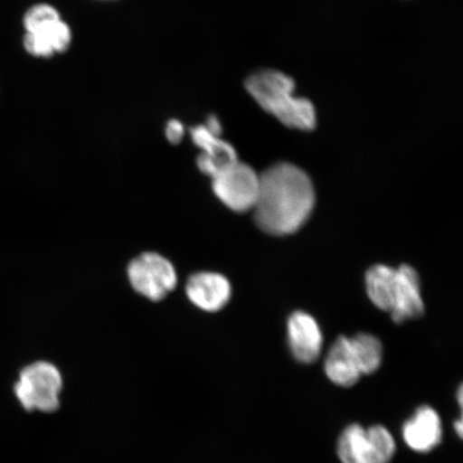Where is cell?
<instances>
[{"instance_id":"7a4b0ae2","label":"cell","mask_w":463,"mask_h":463,"mask_svg":"<svg viewBox=\"0 0 463 463\" xmlns=\"http://www.w3.org/2000/svg\"><path fill=\"white\" fill-rule=\"evenodd\" d=\"M396 441L386 427L351 424L341 432L337 454L341 463H391Z\"/></svg>"},{"instance_id":"2e32d148","label":"cell","mask_w":463,"mask_h":463,"mask_svg":"<svg viewBox=\"0 0 463 463\" xmlns=\"http://www.w3.org/2000/svg\"><path fill=\"white\" fill-rule=\"evenodd\" d=\"M61 19L57 9L49 4L33 5L27 11L24 16V27L26 33H38L48 28L55 22Z\"/></svg>"},{"instance_id":"d6986e66","label":"cell","mask_w":463,"mask_h":463,"mask_svg":"<svg viewBox=\"0 0 463 463\" xmlns=\"http://www.w3.org/2000/svg\"><path fill=\"white\" fill-rule=\"evenodd\" d=\"M206 128L210 130L213 135L222 137V125L220 123L219 118L216 115L208 116L206 123L204 124Z\"/></svg>"},{"instance_id":"30bf717a","label":"cell","mask_w":463,"mask_h":463,"mask_svg":"<svg viewBox=\"0 0 463 463\" xmlns=\"http://www.w3.org/2000/svg\"><path fill=\"white\" fill-rule=\"evenodd\" d=\"M424 300L421 298L420 279L412 266L402 265L397 269V281L392 309V321L401 324L424 314Z\"/></svg>"},{"instance_id":"6da1fadb","label":"cell","mask_w":463,"mask_h":463,"mask_svg":"<svg viewBox=\"0 0 463 463\" xmlns=\"http://www.w3.org/2000/svg\"><path fill=\"white\" fill-rule=\"evenodd\" d=\"M316 204L314 184L300 167L280 162L260 174L254 220L265 233L286 236L307 222Z\"/></svg>"},{"instance_id":"8992f818","label":"cell","mask_w":463,"mask_h":463,"mask_svg":"<svg viewBox=\"0 0 463 463\" xmlns=\"http://www.w3.org/2000/svg\"><path fill=\"white\" fill-rule=\"evenodd\" d=\"M245 89L263 111L274 116L295 95L297 83L292 77L277 69H260L249 75Z\"/></svg>"},{"instance_id":"8fae6325","label":"cell","mask_w":463,"mask_h":463,"mask_svg":"<svg viewBox=\"0 0 463 463\" xmlns=\"http://www.w3.org/2000/svg\"><path fill=\"white\" fill-rule=\"evenodd\" d=\"M190 136L195 146L201 149L196 162L205 175L212 178L239 160L234 147L222 137L213 135L204 125L191 128Z\"/></svg>"},{"instance_id":"52a82bcc","label":"cell","mask_w":463,"mask_h":463,"mask_svg":"<svg viewBox=\"0 0 463 463\" xmlns=\"http://www.w3.org/2000/svg\"><path fill=\"white\" fill-rule=\"evenodd\" d=\"M287 329L295 360L306 364L317 362L323 350V334L316 318L307 312L295 311L288 317Z\"/></svg>"},{"instance_id":"3957f363","label":"cell","mask_w":463,"mask_h":463,"mask_svg":"<svg viewBox=\"0 0 463 463\" xmlns=\"http://www.w3.org/2000/svg\"><path fill=\"white\" fill-rule=\"evenodd\" d=\"M62 376L49 362H36L22 370L14 385V393L27 411L52 413L60 408Z\"/></svg>"},{"instance_id":"9c48e42d","label":"cell","mask_w":463,"mask_h":463,"mask_svg":"<svg viewBox=\"0 0 463 463\" xmlns=\"http://www.w3.org/2000/svg\"><path fill=\"white\" fill-rule=\"evenodd\" d=\"M186 295L196 308L217 312L228 305L232 287L227 277L213 271H200L191 276L186 283Z\"/></svg>"},{"instance_id":"277c9868","label":"cell","mask_w":463,"mask_h":463,"mask_svg":"<svg viewBox=\"0 0 463 463\" xmlns=\"http://www.w3.org/2000/svg\"><path fill=\"white\" fill-rule=\"evenodd\" d=\"M128 279L143 298L159 302L177 286V271L170 260L157 252H144L128 266Z\"/></svg>"},{"instance_id":"5b68a950","label":"cell","mask_w":463,"mask_h":463,"mask_svg":"<svg viewBox=\"0 0 463 463\" xmlns=\"http://www.w3.org/2000/svg\"><path fill=\"white\" fill-rule=\"evenodd\" d=\"M213 194L224 206L235 213L252 211L260 190V174L237 160L212 177Z\"/></svg>"},{"instance_id":"9a60e30c","label":"cell","mask_w":463,"mask_h":463,"mask_svg":"<svg viewBox=\"0 0 463 463\" xmlns=\"http://www.w3.org/2000/svg\"><path fill=\"white\" fill-rule=\"evenodd\" d=\"M353 351L362 375L373 374L383 362V345L373 335L357 334L350 337Z\"/></svg>"},{"instance_id":"e0dca14e","label":"cell","mask_w":463,"mask_h":463,"mask_svg":"<svg viewBox=\"0 0 463 463\" xmlns=\"http://www.w3.org/2000/svg\"><path fill=\"white\" fill-rule=\"evenodd\" d=\"M29 33H37L43 36L50 43L55 54L66 52L71 48L72 43L71 28L61 19L42 32Z\"/></svg>"},{"instance_id":"7c38bea8","label":"cell","mask_w":463,"mask_h":463,"mask_svg":"<svg viewBox=\"0 0 463 463\" xmlns=\"http://www.w3.org/2000/svg\"><path fill=\"white\" fill-rule=\"evenodd\" d=\"M324 370L335 385L353 387L362 378L350 337L340 335L329 347Z\"/></svg>"},{"instance_id":"ac0fdd59","label":"cell","mask_w":463,"mask_h":463,"mask_svg":"<svg viewBox=\"0 0 463 463\" xmlns=\"http://www.w3.org/2000/svg\"><path fill=\"white\" fill-rule=\"evenodd\" d=\"M184 136V127L182 121L171 119L165 126V137L171 144L181 143Z\"/></svg>"},{"instance_id":"ba28073f","label":"cell","mask_w":463,"mask_h":463,"mask_svg":"<svg viewBox=\"0 0 463 463\" xmlns=\"http://www.w3.org/2000/svg\"><path fill=\"white\" fill-rule=\"evenodd\" d=\"M402 437L408 448L414 450L415 453H430L442 441L441 418L430 405H421L404 422Z\"/></svg>"},{"instance_id":"5bb4252c","label":"cell","mask_w":463,"mask_h":463,"mask_svg":"<svg viewBox=\"0 0 463 463\" xmlns=\"http://www.w3.org/2000/svg\"><path fill=\"white\" fill-rule=\"evenodd\" d=\"M275 118L289 129L311 131L317 123V109L308 98L292 96L274 114Z\"/></svg>"},{"instance_id":"4fadbf2b","label":"cell","mask_w":463,"mask_h":463,"mask_svg":"<svg viewBox=\"0 0 463 463\" xmlns=\"http://www.w3.org/2000/svg\"><path fill=\"white\" fill-rule=\"evenodd\" d=\"M397 281V269L387 265H374L366 274V289L373 304L383 311L390 312Z\"/></svg>"}]
</instances>
